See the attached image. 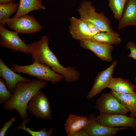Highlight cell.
Here are the masks:
<instances>
[{"instance_id": "cell-1", "label": "cell", "mask_w": 136, "mask_h": 136, "mask_svg": "<svg viewBox=\"0 0 136 136\" xmlns=\"http://www.w3.org/2000/svg\"><path fill=\"white\" fill-rule=\"evenodd\" d=\"M47 86L46 81L39 79L19 82L12 97L3 104V109L8 111L16 110L22 119H26L28 116L26 108L29 100L37 92Z\"/></svg>"}, {"instance_id": "cell-2", "label": "cell", "mask_w": 136, "mask_h": 136, "mask_svg": "<svg viewBox=\"0 0 136 136\" xmlns=\"http://www.w3.org/2000/svg\"><path fill=\"white\" fill-rule=\"evenodd\" d=\"M11 66V69L15 72L26 74L53 84L59 82L64 78L62 75L54 72L49 66L37 62L27 65L13 63Z\"/></svg>"}, {"instance_id": "cell-3", "label": "cell", "mask_w": 136, "mask_h": 136, "mask_svg": "<svg viewBox=\"0 0 136 136\" xmlns=\"http://www.w3.org/2000/svg\"><path fill=\"white\" fill-rule=\"evenodd\" d=\"M77 11L81 19L91 22L101 31H114L111 26V22L109 19L103 12H96L95 7L91 1H83L81 3Z\"/></svg>"}, {"instance_id": "cell-4", "label": "cell", "mask_w": 136, "mask_h": 136, "mask_svg": "<svg viewBox=\"0 0 136 136\" xmlns=\"http://www.w3.org/2000/svg\"><path fill=\"white\" fill-rule=\"evenodd\" d=\"M26 109L36 118L43 120L52 119L50 103L46 95L40 90L30 100Z\"/></svg>"}, {"instance_id": "cell-5", "label": "cell", "mask_w": 136, "mask_h": 136, "mask_svg": "<svg viewBox=\"0 0 136 136\" xmlns=\"http://www.w3.org/2000/svg\"><path fill=\"white\" fill-rule=\"evenodd\" d=\"M95 107L100 114L126 115L129 111L111 92L101 94L96 100Z\"/></svg>"}, {"instance_id": "cell-6", "label": "cell", "mask_w": 136, "mask_h": 136, "mask_svg": "<svg viewBox=\"0 0 136 136\" xmlns=\"http://www.w3.org/2000/svg\"><path fill=\"white\" fill-rule=\"evenodd\" d=\"M7 24L9 28L24 35L38 33L43 28L32 15L28 14L16 19L10 18Z\"/></svg>"}, {"instance_id": "cell-7", "label": "cell", "mask_w": 136, "mask_h": 136, "mask_svg": "<svg viewBox=\"0 0 136 136\" xmlns=\"http://www.w3.org/2000/svg\"><path fill=\"white\" fill-rule=\"evenodd\" d=\"M16 31H12L5 28L4 25L0 24V45L14 52H20L30 53L27 44L24 42Z\"/></svg>"}, {"instance_id": "cell-8", "label": "cell", "mask_w": 136, "mask_h": 136, "mask_svg": "<svg viewBox=\"0 0 136 136\" xmlns=\"http://www.w3.org/2000/svg\"><path fill=\"white\" fill-rule=\"evenodd\" d=\"M98 123L112 127H131L136 130V119L120 114H100L96 118Z\"/></svg>"}, {"instance_id": "cell-9", "label": "cell", "mask_w": 136, "mask_h": 136, "mask_svg": "<svg viewBox=\"0 0 136 136\" xmlns=\"http://www.w3.org/2000/svg\"><path fill=\"white\" fill-rule=\"evenodd\" d=\"M96 118L93 113L89 115L88 123L85 127L89 136H112L120 131L128 129V127H112L104 125L98 123Z\"/></svg>"}, {"instance_id": "cell-10", "label": "cell", "mask_w": 136, "mask_h": 136, "mask_svg": "<svg viewBox=\"0 0 136 136\" xmlns=\"http://www.w3.org/2000/svg\"><path fill=\"white\" fill-rule=\"evenodd\" d=\"M117 64V61L114 60L109 67L99 73L86 96L87 99H90L95 97L107 87L113 77L114 70Z\"/></svg>"}, {"instance_id": "cell-11", "label": "cell", "mask_w": 136, "mask_h": 136, "mask_svg": "<svg viewBox=\"0 0 136 136\" xmlns=\"http://www.w3.org/2000/svg\"><path fill=\"white\" fill-rule=\"evenodd\" d=\"M80 43L81 47L91 51L102 61L110 62L112 60V53L114 47L112 45L87 39L80 41Z\"/></svg>"}, {"instance_id": "cell-12", "label": "cell", "mask_w": 136, "mask_h": 136, "mask_svg": "<svg viewBox=\"0 0 136 136\" xmlns=\"http://www.w3.org/2000/svg\"><path fill=\"white\" fill-rule=\"evenodd\" d=\"M0 76L5 81L8 89L12 93L14 91L17 84L21 81H30L32 79L23 77L17 74L6 65L0 59Z\"/></svg>"}, {"instance_id": "cell-13", "label": "cell", "mask_w": 136, "mask_h": 136, "mask_svg": "<svg viewBox=\"0 0 136 136\" xmlns=\"http://www.w3.org/2000/svg\"><path fill=\"white\" fill-rule=\"evenodd\" d=\"M69 32L72 37L76 40H90L91 38L88 27L84 21L72 17L70 19Z\"/></svg>"}, {"instance_id": "cell-14", "label": "cell", "mask_w": 136, "mask_h": 136, "mask_svg": "<svg viewBox=\"0 0 136 136\" xmlns=\"http://www.w3.org/2000/svg\"><path fill=\"white\" fill-rule=\"evenodd\" d=\"M128 26H136V0H128L118 28L120 30Z\"/></svg>"}, {"instance_id": "cell-15", "label": "cell", "mask_w": 136, "mask_h": 136, "mask_svg": "<svg viewBox=\"0 0 136 136\" xmlns=\"http://www.w3.org/2000/svg\"><path fill=\"white\" fill-rule=\"evenodd\" d=\"M111 91L121 94L135 93L136 87L128 80L112 77L107 87Z\"/></svg>"}, {"instance_id": "cell-16", "label": "cell", "mask_w": 136, "mask_h": 136, "mask_svg": "<svg viewBox=\"0 0 136 136\" xmlns=\"http://www.w3.org/2000/svg\"><path fill=\"white\" fill-rule=\"evenodd\" d=\"M45 7L39 0H20L18 9L13 18L16 19L37 10L45 9Z\"/></svg>"}, {"instance_id": "cell-17", "label": "cell", "mask_w": 136, "mask_h": 136, "mask_svg": "<svg viewBox=\"0 0 136 136\" xmlns=\"http://www.w3.org/2000/svg\"><path fill=\"white\" fill-rule=\"evenodd\" d=\"M88 121L86 117L70 114L64 124L65 130L67 134L75 133L84 127Z\"/></svg>"}, {"instance_id": "cell-18", "label": "cell", "mask_w": 136, "mask_h": 136, "mask_svg": "<svg viewBox=\"0 0 136 136\" xmlns=\"http://www.w3.org/2000/svg\"><path fill=\"white\" fill-rule=\"evenodd\" d=\"M111 92L130 112L129 117H136V93L121 94L112 91Z\"/></svg>"}, {"instance_id": "cell-19", "label": "cell", "mask_w": 136, "mask_h": 136, "mask_svg": "<svg viewBox=\"0 0 136 136\" xmlns=\"http://www.w3.org/2000/svg\"><path fill=\"white\" fill-rule=\"evenodd\" d=\"M90 40L111 45H118L121 41L119 33L114 31H101L93 36Z\"/></svg>"}, {"instance_id": "cell-20", "label": "cell", "mask_w": 136, "mask_h": 136, "mask_svg": "<svg viewBox=\"0 0 136 136\" xmlns=\"http://www.w3.org/2000/svg\"><path fill=\"white\" fill-rule=\"evenodd\" d=\"M19 7L17 3L0 4V24H6L10 18V16L18 10Z\"/></svg>"}, {"instance_id": "cell-21", "label": "cell", "mask_w": 136, "mask_h": 136, "mask_svg": "<svg viewBox=\"0 0 136 136\" xmlns=\"http://www.w3.org/2000/svg\"><path fill=\"white\" fill-rule=\"evenodd\" d=\"M30 120V119H23V121L21 124L15 127L14 129L24 130L28 132L32 136H50L53 132L54 130V127L49 129L48 131L44 128H42L39 131H34L32 130L29 127H27L26 124Z\"/></svg>"}, {"instance_id": "cell-22", "label": "cell", "mask_w": 136, "mask_h": 136, "mask_svg": "<svg viewBox=\"0 0 136 136\" xmlns=\"http://www.w3.org/2000/svg\"><path fill=\"white\" fill-rule=\"evenodd\" d=\"M128 0H109V6L114 18L119 21L121 18Z\"/></svg>"}, {"instance_id": "cell-23", "label": "cell", "mask_w": 136, "mask_h": 136, "mask_svg": "<svg viewBox=\"0 0 136 136\" xmlns=\"http://www.w3.org/2000/svg\"><path fill=\"white\" fill-rule=\"evenodd\" d=\"M13 95V93L7 89L6 82L0 77V104H4L10 99Z\"/></svg>"}, {"instance_id": "cell-24", "label": "cell", "mask_w": 136, "mask_h": 136, "mask_svg": "<svg viewBox=\"0 0 136 136\" xmlns=\"http://www.w3.org/2000/svg\"><path fill=\"white\" fill-rule=\"evenodd\" d=\"M16 121V117H14L10 118L9 121L5 122L0 129V136H6L7 131L12 127Z\"/></svg>"}, {"instance_id": "cell-25", "label": "cell", "mask_w": 136, "mask_h": 136, "mask_svg": "<svg viewBox=\"0 0 136 136\" xmlns=\"http://www.w3.org/2000/svg\"><path fill=\"white\" fill-rule=\"evenodd\" d=\"M126 47L127 49H129L130 51V54L128 57L131 58L136 60V44L133 42H129L126 44Z\"/></svg>"}, {"instance_id": "cell-26", "label": "cell", "mask_w": 136, "mask_h": 136, "mask_svg": "<svg viewBox=\"0 0 136 136\" xmlns=\"http://www.w3.org/2000/svg\"><path fill=\"white\" fill-rule=\"evenodd\" d=\"M84 21L88 27L91 38L95 35L101 31L97 27L91 22L87 21Z\"/></svg>"}, {"instance_id": "cell-27", "label": "cell", "mask_w": 136, "mask_h": 136, "mask_svg": "<svg viewBox=\"0 0 136 136\" xmlns=\"http://www.w3.org/2000/svg\"><path fill=\"white\" fill-rule=\"evenodd\" d=\"M67 136H89L85 127L76 132L71 134H67Z\"/></svg>"}, {"instance_id": "cell-28", "label": "cell", "mask_w": 136, "mask_h": 136, "mask_svg": "<svg viewBox=\"0 0 136 136\" xmlns=\"http://www.w3.org/2000/svg\"><path fill=\"white\" fill-rule=\"evenodd\" d=\"M14 0H0V4H7L14 3Z\"/></svg>"}, {"instance_id": "cell-29", "label": "cell", "mask_w": 136, "mask_h": 136, "mask_svg": "<svg viewBox=\"0 0 136 136\" xmlns=\"http://www.w3.org/2000/svg\"><path fill=\"white\" fill-rule=\"evenodd\" d=\"M135 82H136V77L135 78ZM135 87H136V89H135V93H136V86Z\"/></svg>"}, {"instance_id": "cell-30", "label": "cell", "mask_w": 136, "mask_h": 136, "mask_svg": "<svg viewBox=\"0 0 136 136\" xmlns=\"http://www.w3.org/2000/svg\"><path fill=\"white\" fill-rule=\"evenodd\" d=\"M39 1H40L41 2V0H39Z\"/></svg>"}]
</instances>
